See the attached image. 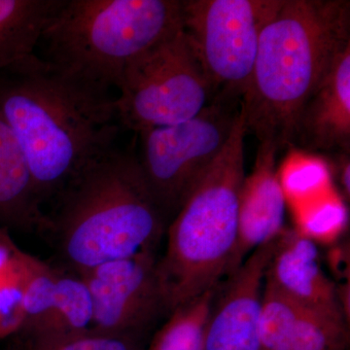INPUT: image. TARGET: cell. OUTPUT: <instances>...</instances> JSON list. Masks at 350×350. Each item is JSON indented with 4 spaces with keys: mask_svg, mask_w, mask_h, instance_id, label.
<instances>
[{
    "mask_svg": "<svg viewBox=\"0 0 350 350\" xmlns=\"http://www.w3.org/2000/svg\"><path fill=\"white\" fill-rule=\"evenodd\" d=\"M0 111L31 170L41 204L115 147L114 98L29 55L0 73Z\"/></svg>",
    "mask_w": 350,
    "mask_h": 350,
    "instance_id": "cell-1",
    "label": "cell"
},
{
    "mask_svg": "<svg viewBox=\"0 0 350 350\" xmlns=\"http://www.w3.org/2000/svg\"><path fill=\"white\" fill-rule=\"evenodd\" d=\"M349 45V0H280L241 100L246 133L278 152L292 147L301 108Z\"/></svg>",
    "mask_w": 350,
    "mask_h": 350,
    "instance_id": "cell-2",
    "label": "cell"
},
{
    "mask_svg": "<svg viewBox=\"0 0 350 350\" xmlns=\"http://www.w3.org/2000/svg\"><path fill=\"white\" fill-rule=\"evenodd\" d=\"M49 232L69 271L156 251L167 231L137 162L135 145L90 163L55 198Z\"/></svg>",
    "mask_w": 350,
    "mask_h": 350,
    "instance_id": "cell-3",
    "label": "cell"
},
{
    "mask_svg": "<svg viewBox=\"0 0 350 350\" xmlns=\"http://www.w3.org/2000/svg\"><path fill=\"white\" fill-rule=\"evenodd\" d=\"M182 27V0H62L41 34L39 57L110 94L128 64Z\"/></svg>",
    "mask_w": 350,
    "mask_h": 350,
    "instance_id": "cell-4",
    "label": "cell"
},
{
    "mask_svg": "<svg viewBox=\"0 0 350 350\" xmlns=\"http://www.w3.org/2000/svg\"><path fill=\"white\" fill-rule=\"evenodd\" d=\"M246 131L239 111L224 148L167 228L158 273L167 314L227 275L239 234Z\"/></svg>",
    "mask_w": 350,
    "mask_h": 350,
    "instance_id": "cell-5",
    "label": "cell"
},
{
    "mask_svg": "<svg viewBox=\"0 0 350 350\" xmlns=\"http://www.w3.org/2000/svg\"><path fill=\"white\" fill-rule=\"evenodd\" d=\"M118 89L117 121L137 133L194 118L214 98L183 27L128 64Z\"/></svg>",
    "mask_w": 350,
    "mask_h": 350,
    "instance_id": "cell-6",
    "label": "cell"
},
{
    "mask_svg": "<svg viewBox=\"0 0 350 350\" xmlns=\"http://www.w3.org/2000/svg\"><path fill=\"white\" fill-rule=\"evenodd\" d=\"M241 101L215 96L194 118L137 133V162L167 223L224 148Z\"/></svg>",
    "mask_w": 350,
    "mask_h": 350,
    "instance_id": "cell-7",
    "label": "cell"
},
{
    "mask_svg": "<svg viewBox=\"0 0 350 350\" xmlns=\"http://www.w3.org/2000/svg\"><path fill=\"white\" fill-rule=\"evenodd\" d=\"M280 0H182V27L214 98L243 100L260 34Z\"/></svg>",
    "mask_w": 350,
    "mask_h": 350,
    "instance_id": "cell-8",
    "label": "cell"
},
{
    "mask_svg": "<svg viewBox=\"0 0 350 350\" xmlns=\"http://www.w3.org/2000/svg\"><path fill=\"white\" fill-rule=\"evenodd\" d=\"M156 251L147 250L78 273L93 303L91 332L137 338L167 313Z\"/></svg>",
    "mask_w": 350,
    "mask_h": 350,
    "instance_id": "cell-9",
    "label": "cell"
},
{
    "mask_svg": "<svg viewBox=\"0 0 350 350\" xmlns=\"http://www.w3.org/2000/svg\"><path fill=\"white\" fill-rule=\"evenodd\" d=\"M278 238L253 251L224 282L219 283L204 350H260L265 275Z\"/></svg>",
    "mask_w": 350,
    "mask_h": 350,
    "instance_id": "cell-10",
    "label": "cell"
},
{
    "mask_svg": "<svg viewBox=\"0 0 350 350\" xmlns=\"http://www.w3.org/2000/svg\"><path fill=\"white\" fill-rule=\"evenodd\" d=\"M265 283L299 305L347 322L340 293L322 269L315 241L301 232H282L267 267Z\"/></svg>",
    "mask_w": 350,
    "mask_h": 350,
    "instance_id": "cell-11",
    "label": "cell"
},
{
    "mask_svg": "<svg viewBox=\"0 0 350 350\" xmlns=\"http://www.w3.org/2000/svg\"><path fill=\"white\" fill-rule=\"evenodd\" d=\"M278 151L259 144L254 169L244 178L239 197V234L227 275H231L253 251L284 231V188L276 172Z\"/></svg>",
    "mask_w": 350,
    "mask_h": 350,
    "instance_id": "cell-12",
    "label": "cell"
},
{
    "mask_svg": "<svg viewBox=\"0 0 350 350\" xmlns=\"http://www.w3.org/2000/svg\"><path fill=\"white\" fill-rule=\"evenodd\" d=\"M310 153L349 154L350 45L338 54L301 108L292 147Z\"/></svg>",
    "mask_w": 350,
    "mask_h": 350,
    "instance_id": "cell-13",
    "label": "cell"
},
{
    "mask_svg": "<svg viewBox=\"0 0 350 350\" xmlns=\"http://www.w3.org/2000/svg\"><path fill=\"white\" fill-rule=\"evenodd\" d=\"M347 322L299 305L264 283L260 350H347Z\"/></svg>",
    "mask_w": 350,
    "mask_h": 350,
    "instance_id": "cell-14",
    "label": "cell"
},
{
    "mask_svg": "<svg viewBox=\"0 0 350 350\" xmlns=\"http://www.w3.org/2000/svg\"><path fill=\"white\" fill-rule=\"evenodd\" d=\"M24 152L0 111V228L25 232H49Z\"/></svg>",
    "mask_w": 350,
    "mask_h": 350,
    "instance_id": "cell-15",
    "label": "cell"
},
{
    "mask_svg": "<svg viewBox=\"0 0 350 350\" xmlns=\"http://www.w3.org/2000/svg\"><path fill=\"white\" fill-rule=\"evenodd\" d=\"M93 303L86 283L75 271L57 269L52 303L33 326L23 332L25 350H49L90 333Z\"/></svg>",
    "mask_w": 350,
    "mask_h": 350,
    "instance_id": "cell-16",
    "label": "cell"
},
{
    "mask_svg": "<svg viewBox=\"0 0 350 350\" xmlns=\"http://www.w3.org/2000/svg\"><path fill=\"white\" fill-rule=\"evenodd\" d=\"M62 0H0V73L36 53Z\"/></svg>",
    "mask_w": 350,
    "mask_h": 350,
    "instance_id": "cell-17",
    "label": "cell"
},
{
    "mask_svg": "<svg viewBox=\"0 0 350 350\" xmlns=\"http://www.w3.org/2000/svg\"><path fill=\"white\" fill-rule=\"evenodd\" d=\"M216 289L217 286L175 308L144 350H204Z\"/></svg>",
    "mask_w": 350,
    "mask_h": 350,
    "instance_id": "cell-18",
    "label": "cell"
},
{
    "mask_svg": "<svg viewBox=\"0 0 350 350\" xmlns=\"http://www.w3.org/2000/svg\"><path fill=\"white\" fill-rule=\"evenodd\" d=\"M11 275L19 288L25 312L21 333L33 326L52 303L57 269L18 248L11 262Z\"/></svg>",
    "mask_w": 350,
    "mask_h": 350,
    "instance_id": "cell-19",
    "label": "cell"
},
{
    "mask_svg": "<svg viewBox=\"0 0 350 350\" xmlns=\"http://www.w3.org/2000/svg\"><path fill=\"white\" fill-rule=\"evenodd\" d=\"M25 322L22 296L9 268L0 275V340L21 333Z\"/></svg>",
    "mask_w": 350,
    "mask_h": 350,
    "instance_id": "cell-20",
    "label": "cell"
},
{
    "mask_svg": "<svg viewBox=\"0 0 350 350\" xmlns=\"http://www.w3.org/2000/svg\"><path fill=\"white\" fill-rule=\"evenodd\" d=\"M345 222L344 206L338 202H328L317 211L306 215L301 223V234L308 238L315 239H331L338 234Z\"/></svg>",
    "mask_w": 350,
    "mask_h": 350,
    "instance_id": "cell-21",
    "label": "cell"
},
{
    "mask_svg": "<svg viewBox=\"0 0 350 350\" xmlns=\"http://www.w3.org/2000/svg\"><path fill=\"white\" fill-rule=\"evenodd\" d=\"M49 350H142L137 338L90 333L57 345Z\"/></svg>",
    "mask_w": 350,
    "mask_h": 350,
    "instance_id": "cell-22",
    "label": "cell"
},
{
    "mask_svg": "<svg viewBox=\"0 0 350 350\" xmlns=\"http://www.w3.org/2000/svg\"><path fill=\"white\" fill-rule=\"evenodd\" d=\"M18 246L11 239L9 231L0 228V275H4L10 268L11 262L18 250Z\"/></svg>",
    "mask_w": 350,
    "mask_h": 350,
    "instance_id": "cell-23",
    "label": "cell"
},
{
    "mask_svg": "<svg viewBox=\"0 0 350 350\" xmlns=\"http://www.w3.org/2000/svg\"><path fill=\"white\" fill-rule=\"evenodd\" d=\"M340 163L338 165V182L344 191L345 197L349 199L350 196V163L349 154H340Z\"/></svg>",
    "mask_w": 350,
    "mask_h": 350,
    "instance_id": "cell-24",
    "label": "cell"
}]
</instances>
